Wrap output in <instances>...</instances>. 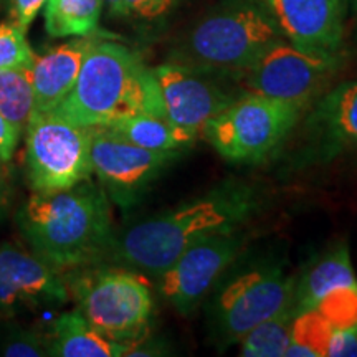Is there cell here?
Listing matches in <instances>:
<instances>
[{
  "instance_id": "1",
  "label": "cell",
  "mask_w": 357,
  "mask_h": 357,
  "mask_svg": "<svg viewBox=\"0 0 357 357\" xmlns=\"http://www.w3.org/2000/svg\"><path fill=\"white\" fill-rule=\"evenodd\" d=\"M258 207L260 195L255 187L242 181H225L189 202L114 230L101 263L158 278L195 243L242 230Z\"/></svg>"
},
{
  "instance_id": "2",
  "label": "cell",
  "mask_w": 357,
  "mask_h": 357,
  "mask_svg": "<svg viewBox=\"0 0 357 357\" xmlns=\"http://www.w3.org/2000/svg\"><path fill=\"white\" fill-rule=\"evenodd\" d=\"M15 220L30 252L58 273L101 263L114 235L108 194L91 178L65 190L33 192Z\"/></svg>"
},
{
  "instance_id": "3",
  "label": "cell",
  "mask_w": 357,
  "mask_h": 357,
  "mask_svg": "<svg viewBox=\"0 0 357 357\" xmlns=\"http://www.w3.org/2000/svg\"><path fill=\"white\" fill-rule=\"evenodd\" d=\"M52 113L88 128L132 116H166L154 70L131 48L100 38L70 95Z\"/></svg>"
},
{
  "instance_id": "4",
  "label": "cell",
  "mask_w": 357,
  "mask_h": 357,
  "mask_svg": "<svg viewBox=\"0 0 357 357\" xmlns=\"http://www.w3.org/2000/svg\"><path fill=\"white\" fill-rule=\"evenodd\" d=\"M283 38L266 0H220L177 40L169 61L236 78Z\"/></svg>"
},
{
  "instance_id": "5",
  "label": "cell",
  "mask_w": 357,
  "mask_h": 357,
  "mask_svg": "<svg viewBox=\"0 0 357 357\" xmlns=\"http://www.w3.org/2000/svg\"><path fill=\"white\" fill-rule=\"evenodd\" d=\"M242 257V255H240ZM236 258L208 294L207 324L220 349L235 346L250 329L293 303L296 276L280 257Z\"/></svg>"
},
{
  "instance_id": "6",
  "label": "cell",
  "mask_w": 357,
  "mask_h": 357,
  "mask_svg": "<svg viewBox=\"0 0 357 357\" xmlns=\"http://www.w3.org/2000/svg\"><path fill=\"white\" fill-rule=\"evenodd\" d=\"M70 300L93 328L131 347L149 336L154 296L147 276L129 268L96 263L65 271Z\"/></svg>"
},
{
  "instance_id": "7",
  "label": "cell",
  "mask_w": 357,
  "mask_h": 357,
  "mask_svg": "<svg viewBox=\"0 0 357 357\" xmlns=\"http://www.w3.org/2000/svg\"><path fill=\"white\" fill-rule=\"evenodd\" d=\"M306 106L243 93L204 128L202 136L225 160L261 162L298 128Z\"/></svg>"
},
{
  "instance_id": "8",
  "label": "cell",
  "mask_w": 357,
  "mask_h": 357,
  "mask_svg": "<svg viewBox=\"0 0 357 357\" xmlns=\"http://www.w3.org/2000/svg\"><path fill=\"white\" fill-rule=\"evenodd\" d=\"M342 50L305 52L287 38L276 42L236 77L245 93L310 106L333 86L344 65Z\"/></svg>"
},
{
  "instance_id": "9",
  "label": "cell",
  "mask_w": 357,
  "mask_h": 357,
  "mask_svg": "<svg viewBox=\"0 0 357 357\" xmlns=\"http://www.w3.org/2000/svg\"><path fill=\"white\" fill-rule=\"evenodd\" d=\"M26 132V177L33 192L65 190L91 178V129L55 113H33Z\"/></svg>"
},
{
  "instance_id": "10",
  "label": "cell",
  "mask_w": 357,
  "mask_h": 357,
  "mask_svg": "<svg viewBox=\"0 0 357 357\" xmlns=\"http://www.w3.org/2000/svg\"><path fill=\"white\" fill-rule=\"evenodd\" d=\"M91 171L108 197L129 208L149 190L182 151H149L124 139L109 126H91Z\"/></svg>"
},
{
  "instance_id": "11",
  "label": "cell",
  "mask_w": 357,
  "mask_h": 357,
  "mask_svg": "<svg viewBox=\"0 0 357 357\" xmlns=\"http://www.w3.org/2000/svg\"><path fill=\"white\" fill-rule=\"evenodd\" d=\"M153 70L166 118L199 137L208 121L245 93L236 78L230 75L199 70L169 60Z\"/></svg>"
},
{
  "instance_id": "12",
  "label": "cell",
  "mask_w": 357,
  "mask_h": 357,
  "mask_svg": "<svg viewBox=\"0 0 357 357\" xmlns=\"http://www.w3.org/2000/svg\"><path fill=\"white\" fill-rule=\"evenodd\" d=\"M245 245L247 236L242 230L218 234L195 243L155 278L159 294L178 314L189 318L242 255Z\"/></svg>"
},
{
  "instance_id": "13",
  "label": "cell",
  "mask_w": 357,
  "mask_h": 357,
  "mask_svg": "<svg viewBox=\"0 0 357 357\" xmlns=\"http://www.w3.org/2000/svg\"><path fill=\"white\" fill-rule=\"evenodd\" d=\"M300 158L328 162L342 154H357V79L337 83L303 114Z\"/></svg>"
},
{
  "instance_id": "14",
  "label": "cell",
  "mask_w": 357,
  "mask_h": 357,
  "mask_svg": "<svg viewBox=\"0 0 357 357\" xmlns=\"http://www.w3.org/2000/svg\"><path fill=\"white\" fill-rule=\"evenodd\" d=\"M70 301L63 275L15 243H0V318L63 306Z\"/></svg>"
},
{
  "instance_id": "15",
  "label": "cell",
  "mask_w": 357,
  "mask_h": 357,
  "mask_svg": "<svg viewBox=\"0 0 357 357\" xmlns=\"http://www.w3.org/2000/svg\"><path fill=\"white\" fill-rule=\"evenodd\" d=\"M284 38L305 52L342 50L349 0H266Z\"/></svg>"
},
{
  "instance_id": "16",
  "label": "cell",
  "mask_w": 357,
  "mask_h": 357,
  "mask_svg": "<svg viewBox=\"0 0 357 357\" xmlns=\"http://www.w3.org/2000/svg\"><path fill=\"white\" fill-rule=\"evenodd\" d=\"M96 37H77L35 56L32 65L33 113H52L70 95L77 83L79 70ZM32 113V114H33Z\"/></svg>"
},
{
  "instance_id": "17",
  "label": "cell",
  "mask_w": 357,
  "mask_h": 357,
  "mask_svg": "<svg viewBox=\"0 0 357 357\" xmlns=\"http://www.w3.org/2000/svg\"><path fill=\"white\" fill-rule=\"evenodd\" d=\"M349 287H357L349 247L346 243L334 245L311 260L306 270L296 276L293 296L296 314L316 310L329 294Z\"/></svg>"
},
{
  "instance_id": "18",
  "label": "cell",
  "mask_w": 357,
  "mask_h": 357,
  "mask_svg": "<svg viewBox=\"0 0 357 357\" xmlns=\"http://www.w3.org/2000/svg\"><path fill=\"white\" fill-rule=\"evenodd\" d=\"M128 351L129 346L111 341L78 311L58 316L48 331V354L53 357H119Z\"/></svg>"
},
{
  "instance_id": "19",
  "label": "cell",
  "mask_w": 357,
  "mask_h": 357,
  "mask_svg": "<svg viewBox=\"0 0 357 357\" xmlns=\"http://www.w3.org/2000/svg\"><path fill=\"white\" fill-rule=\"evenodd\" d=\"M116 132L132 144L149 151H182L200 139L197 134L187 131L169 121L166 116H132L109 124Z\"/></svg>"
},
{
  "instance_id": "20",
  "label": "cell",
  "mask_w": 357,
  "mask_h": 357,
  "mask_svg": "<svg viewBox=\"0 0 357 357\" xmlns=\"http://www.w3.org/2000/svg\"><path fill=\"white\" fill-rule=\"evenodd\" d=\"M102 0H47L45 29L53 38L88 37L98 32Z\"/></svg>"
},
{
  "instance_id": "21",
  "label": "cell",
  "mask_w": 357,
  "mask_h": 357,
  "mask_svg": "<svg viewBox=\"0 0 357 357\" xmlns=\"http://www.w3.org/2000/svg\"><path fill=\"white\" fill-rule=\"evenodd\" d=\"M296 316L294 301L261 321L238 342L242 357H287L291 326Z\"/></svg>"
},
{
  "instance_id": "22",
  "label": "cell",
  "mask_w": 357,
  "mask_h": 357,
  "mask_svg": "<svg viewBox=\"0 0 357 357\" xmlns=\"http://www.w3.org/2000/svg\"><path fill=\"white\" fill-rule=\"evenodd\" d=\"M33 102L32 68L0 70V114L20 132L32 118Z\"/></svg>"
},
{
  "instance_id": "23",
  "label": "cell",
  "mask_w": 357,
  "mask_h": 357,
  "mask_svg": "<svg viewBox=\"0 0 357 357\" xmlns=\"http://www.w3.org/2000/svg\"><path fill=\"white\" fill-rule=\"evenodd\" d=\"M333 326L316 310L298 312L291 326L288 357H324Z\"/></svg>"
},
{
  "instance_id": "24",
  "label": "cell",
  "mask_w": 357,
  "mask_h": 357,
  "mask_svg": "<svg viewBox=\"0 0 357 357\" xmlns=\"http://www.w3.org/2000/svg\"><path fill=\"white\" fill-rule=\"evenodd\" d=\"M181 0H119V12L116 19H121L141 26L162 25Z\"/></svg>"
},
{
  "instance_id": "25",
  "label": "cell",
  "mask_w": 357,
  "mask_h": 357,
  "mask_svg": "<svg viewBox=\"0 0 357 357\" xmlns=\"http://www.w3.org/2000/svg\"><path fill=\"white\" fill-rule=\"evenodd\" d=\"M35 53L25 38V30L15 22L0 24V70L32 68Z\"/></svg>"
},
{
  "instance_id": "26",
  "label": "cell",
  "mask_w": 357,
  "mask_h": 357,
  "mask_svg": "<svg viewBox=\"0 0 357 357\" xmlns=\"http://www.w3.org/2000/svg\"><path fill=\"white\" fill-rule=\"evenodd\" d=\"M0 354L7 357H43L48 354V334L33 329H12L0 339Z\"/></svg>"
},
{
  "instance_id": "27",
  "label": "cell",
  "mask_w": 357,
  "mask_h": 357,
  "mask_svg": "<svg viewBox=\"0 0 357 357\" xmlns=\"http://www.w3.org/2000/svg\"><path fill=\"white\" fill-rule=\"evenodd\" d=\"M326 356L329 357H357V326L333 329L329 336Z\"/></svg>"
},
{
  "instance_id": "28",
  "label": "cell",
  "mask_w": 357,
  "mask_h": 357,
  "mask_svg": "<svg viewBox=\"0 0 357 357\" xmlns=\"http://www.w3.org/2000/svg\"><path fill=\"white\" fill-rule=\"evenodd\" d=\"M47 3V0H12V10H13V22L20 26V29L26 30L38 12L42 10Z\"/></svg>"
},
{
  "instance_id": "29",
  "label": "cell",
  "mask_w": 357,
  "mask_h": 357,
  "mask_svg": "<svg viewBox=\"0 0 357 357\" xmlns=\"http://www.w3.org/2000/svg\"><path fill=\"white\" fill-rule=\"evenodd\" d=\"M22 132L0 114V158L10 160L15 154Z\"/></svg>"
},
{
  "instance_id": "30",
  "label": "cell",
  "mask_w": 357,
  "mask_h": 357,
  "mask_svg": "<svg viewBox=\"0 0 357 357\" xmlns=\"http://www.w3.org/2000/svg\"><path fill=\"white\" fill-rule=\"evenodd\" d=\"M10 172H8V160L0 158V222L3 220L10 207Z\"/></svg>"
},
{
  "instance_id": "31",
  "label": "cell",
  "mask_w": 357,
  "mask_h": 357,
  "mask_svg": "<svg viewBox=\"0 0 357 357\" xmlns=\"http://www.w3.org/2000/svg\"><path fill=\"white\" fill-rule=\"evenodd\" d=\"M102 3H105L106 10L111 17H118V12H119V0H102Z\"/></svg>"
},
{
  "instance_id": "32",
  "label": "cell",
  "mask_w": 357,
  "mask_h": 357,
  "mask_svg": "<svg viewBox=\"0 0 357 357\" xmlns=\"http://www.w3.org/2000/svg\"><path fill=\"white\" fill-rule=\"evenodd\" d=\"M352 10H354V15H356V20H357V0H349Z\"/></svg>"
}]
</instances>
